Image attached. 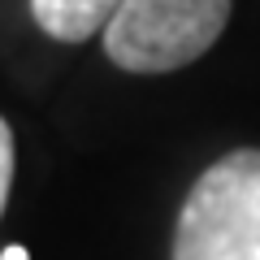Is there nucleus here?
I'll return each mask as SVG.
<instances>
[{
  "label": "nucleus",
  "instance_id": "20e7f679",
  "mask_svg": "<svg viewBox=\"0 0 260 260\" xmlns=\"http://www.w3.org/2000/svg\"><path fill=\"white\" fill-rule=\"evenodd\" d=\"M9 186H13V130L0 117V217H5V204H9Z\"/></svg>",
  "mask_w": 260,
  "mask_h": 260
},
{
  "label": "nucleus",
  "instance_id": "f03ea898",
  "mask_svg": "<svg viewBox=\"0 0 260 260\" xmlns=\"http://www.w3.org/2000/svg\"><path fill=\"white\" fill-rule=\"evenodd\" d=\"M225 22L230 0H121L104 30V52L130 74H169L200 61Z\"/></svg>",
  "mask_w": 260,
  "mask_h": 260
},
{
  "label": "nucleus",
  "instance_id": "7ed1b4c3",
  "mask_svg": "<svg viewBox=\"0 0 260 260\" xmlns=\"http://www.w3.org/2000/svg\"><path fill=\"white\" fill-rule=\"evenodd\" d=\"M121 0H30V18L44 35L61 44H83L91 35H104Z\"/></svg>",
  "mask_w": 260,
  "mask_h": 260
},
{
  "label": "nucleus",
  "instance_id": "f257e3e1",
  "mask_svg": "<svg viewBox=\"0 0 260 260\" xmlns=\"http://www.w3.org/2000/svg\"><path fill=\"white\" fill-rule=\"evenodd\" d=\"M174 260H260V148H234L195 178Z\"/></svg>",
  "mask_w": 260,
  "mask_h": 260
},
{
  "label": "nucleus",
  "instance_id": "39448f33",
  "mask_svg": "<svg viewBox=\"0 0 260 260\" xmlns=\"http://www.w3.org/2000/svg\"><path fill=\"white\" fill-rule=\"evenodd\" d=\"M0 260H30V256H26V247H5Z\"/></svg>",
  "mask_w": 260,
  "mask_h": 260
}]
</instances>
